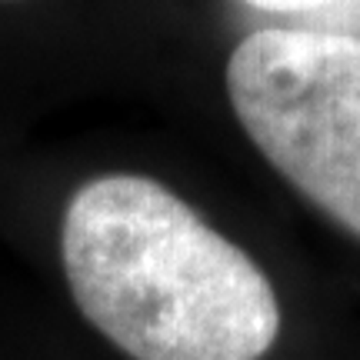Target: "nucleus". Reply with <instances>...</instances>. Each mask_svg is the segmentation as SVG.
Returning <instances> with one entry per match:
<instances>
[{
	"instance_id": "obj_3",
	"label": "nucleus",
	"mask_w": 360,
	"mask_h": 360,
	"mask_svg": "<svg viewBox=\"0 0 360 360\" xmlns=\"http://www.w3.org/2000/svg\"><path fill=\"white\" fill-rule=\"evenodd\" d=\"M257 11H270V13H317L327 7H340L350 0H244Z\"/></svg>"
},
{
	"instance_id": "obj_1",
	"label": "nucleus",
	"mask_w": 360,
	"mask_h": 360,
	"mask_svg": "<svg viewBox=\"0 0 360 360\" xmlns=\"http://www.w3.org/2000/svg\"><path fill=\"white\" fill-rule=\"evenodd\" d=\"M77 310L130 360H264L281 337L257 260L160 180L80 184L60 224Z\"/></svg>"
},
{
	"instance_id": "obj_2",
	"label": "nucleus",
	"mask_w": 360,
	"mask_h": 360,
	"mask_svg": "<svg viewBox=\"0 0 360 360\" xmlns=\"http://www.w3.org/2000/svg\"><path fill=\"white\" fill-rule=\"evenodd\" d=\"M227 97L267 164L360 240V37L264 27L227 60Z\"/></svg>"
}]
</instances>
